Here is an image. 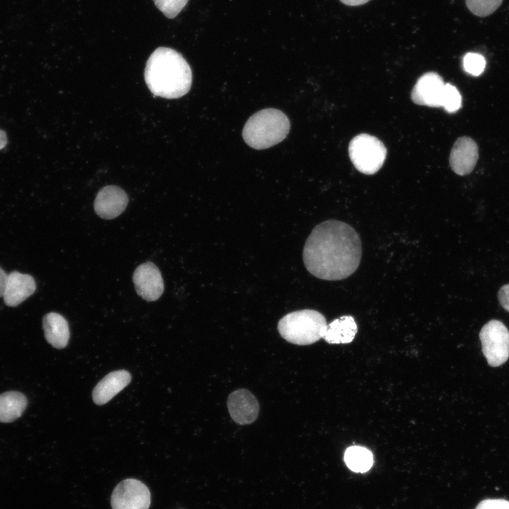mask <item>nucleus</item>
I'll return each instance as SVG.
<instances>
[{"label":"nucleus","mask_w":509,"mask_h":509,"mask_svg":"<svg viewBox=\"0 0 509 509\" xmlns=\"http://www.w3.org/2000/svg\"><path fill=\"white\" fill-rule=\"evenodd\" d=\"M361 241L349 224L328 220L317 225L305 241L303 259L314 276L327 281L346 279L358 267Z\"/></svg>","instance_id":"nucleus-1"},{"label":"nucleus","mask_w":509,"mask_h":509,"mask_svg":"<svg viewBox=\"0 0 509 509\" xmlns=\"http://www.w3.org/2000/svg\"><path fill=\"white\" fill-rule=\"evenodd\" d=\"M146 83L156 96L178 98L190 89L192 74L189 65L177 51L157 48L149 57L144 71Z\"/></svg>","instance_id":"nucleus-2"},{"label":"nucleus","mask_w":509,"mask_h":509,"mask_svg":"<svg viewBox=\"0 0 509 509\" xmlns=\"http://www.w3.org/2000/svg\"><path fill=\"white\" fill-rule=\"evenodd\" d=\"M290 122L281 110L263 109L252 115L245 123L242 137L250 147L265 149L283 140L289 132Z\"/></svg>","instance_id":"nucleus-3"},{"label":"nucleus","mask_w":509,"mask_h":509,"mask_svg":"<svg viewBox=\"0 0 509 509\" xmlns=\"http://www.w3.org/2000/svg\"><path fill=\"white\" fill-rule=\"evenodd\" d=\"M327 321L314 310L305 309L284 315L278 323V331L286 341L296 345H309L323 337Z\"/></svg>","instance_id":"nucleus-4"},{"label":"nucleus","mask_w":509,"mask_h":509,"mask_svg":"<svg viewBox=\"0 0 509 509\" xmlns=\"http://www.w3.org/2000/svg\"><path fill=\"white\" fill-rule=\"evenodd\" d=\"M349 153L352 163L359 172L373 175L382 166L387 150L375 136L361 134L350 141Z\"/></svg>","instance_id":"nucleus-5"},{"label":"nucleus","mask_w":509,"mask_h":509,"mask_svg":"<svg viewBox=\"0 0 509 509\" xmlns=\"http://www.w3.org/2000/svg\"><path fill=\"white\" fill-rule=\"evenodd\" d=\"M479 338L482 351L492 367L503 364L509 358V331L496 320L487 322L481 329Z\"/></svg>","instance_id":"nucleus-6"},{"label":"nucleus","mask_w":509,"mask_h":509,"mask_svg":"<svg viewBox=\"0 0 509 509\" xmlns=\"http://www.w3.org/2000/svg\"><path fill=\"white\" fill-rule=\"evenodd\" d=\"M151 493L147 486L134 479L119 482L112 491V509H148Z\"/></svg>","instance_id":"nucleus-7"},{"label":"nucleus","mask_w":509,"mask_h":509,"mask_svg":"<svg viewBox=\"0 0 509 509\" xmlns=\"http://www.w3.org/2000/svg\"><path fill=\"white\" fill-rule=\"evenodd\" d=\"M136 293L147 301H156L164 291V283L158 268L147 262L138 266L133 274Z\"/></svg>","instance_id":"nucleus-8"},{"label":"nucleus","mask_w":509,"mask_h":509,"mask_svg":"<svg viewBox=\"0 0 509 509\" xmlns=\"http://www.w3.org/2000/svg\"><path fill=\"white\" fill-rule=\"evenodd\" d=\"M445 84L442 77L437 73H426L418 79L413 88L411 100L419 105L441 107Z\"/></svg>","instance_id":"nucleus-9"},{"label":"nucleus","mask_w":509,"mask_h":509,"mask_svg":"<svg viewBox=\"0 0 509 509\" xmlns=\"http://www.w3.org/2000/svg\"><path fill=\"white\" fill-rule=\"evenodd\" d=\"M227 406L232 419L240 425L254 422L259 411L256 397L245 389L233 392L228 398Z\"/></svg>","instance_id":"nucleus-10"},{"label":"nucleus","mask_w":509,"mask_h":509,"mask_svg":"<svg viewBox=\"0 0 509 509\" xmlns=\"http://www.w3.org/2000/svg\"><path fill=\"white\" fill-rule=\"evenodd\" d=\"M129 198L126 192L115 185L102 188L94 201L95 213L102 218L113 219L126 209Z\"/></svg>","instance_id":"nucleus-11"},{"label":"nucleus","mask_w":509,"mask_h":509,"mask_svg":"<svg viewBox=\"0 0 509 509\" xmlns=\"http://www.w3.org/2000/svg\"><path fill=\"white\" fill-rule=\"evenodd\" d=\"M479 158L476 143L468 136H462L455 142L450 155L452 170L459 175L469 174Z\"/></svg>","instance_id":"nucleus-12"},{"label":"nucleus","mask_w":509,"mask_h":509,"mask_svg":"<svg viewBox=\"0 0 509 509\" xmlns=\"http://www.w3.org/2000/svg\"><path fill=\"white\" fill-rule=\"evenodd\" d=\"M33 278L18 271L8 275L3 295L4 303L9 307H16L30 296L35 291Z\"/></svg>","instance_id":"nucleus-13"},{"label":"nucleus","mask_w":509,"mask_h":509,"mask_svg":"<svg viewBox=\"0 0 509 509\" xmlns=\"http://www.w3.org/2000/svg\"><path fill=\"white\" fill-rule=\"evenodd\" d=\"M131 381L130 373L125 370L110 373L93 389L92 396L95 404L103 405L111 400Z\"/></svg>","instance_id":"nucleus-14"},{"label":"nucleus","mask_w":509,"mask_h":509,"mask_svg":"<svg viewBox=\"0 0 509 509\" xmlns=\"http://www.w3.org/2000/svg\"><path fill=\"white\" fill-rule=\"evenodd\" d=\"M45 337L56 349L64 348L69 341V329L66 319L56 312L45 315L42 320Z\"/></svg>","instance_id":"nucleus-15"},{"label":"nucleus","mask_w":509,"mask_h":509,"mask_svg":"<svg viewBox=\"0 0 509 509\" xmlns=\"http://www.w3.org/2000/svg\"><path fill=\"white\" fill-rule=\"evenodd\" d=\"M358 331L352 316H341L327 325L323 339L329 344H348L353 341Z\"/></svg>","instance_id":"nucleus-16"},{"label":"nucleus","mask_w":509,"mask_h":509,"mask_svg":"<svg viewBox=\"0 0 509 509\" xmlns=\"http://www.w3.org/2000/svg\"><path fill=\"white\" fill-rule=\"evenodd\" d=\"M27 404V398L21 392L11 391L0 394V422L16 420L23 414Z\"/></svg>","instance_id":"nucleus-17"},{"label":"nucleus","mask_w":509,"mask_h":509,"mask_svg":"<svg viewBox=\"0 0 509 509\" xmlns=\"http://www.w3.org/2000/svg\"><path fill=\"white\" fill-rule=\"evenodd\" d=\"M344 461L347 467L352 471L365 472L372 467L373 457L371 452L367 448L361 446H352L346 450Z\"/></svg>","instance_id":"nucleus-18"},{"label":"nucleus","mask_w":509,"mask_h":509,"mask_svg":"<svg viewBox=\"0 0 509 509\" xmlns=\"http://www.w3.org/2000/svg\"><path fill=\"white\" fill-rule=\"evenodd\" d=\"M502 2L503 0H466L469 10L479 17L491 15L501 5Z\"/></svg>","instance_id":"nucleus-19"},{"label":"nucleus","mask_w":509,"mask_h":509,"mask_svg":"<svg viewBox=\"0 0 509 509\" xmlns=\"http://www.w3.org/2000/svg\"><path fill=\"white\" fill-rule=\"evenodd\" d=\"M462 106V97L458 90L450 83H445L441 107L450 112H457Z\"/></svg>","instance_id":"nucleus-20"},{"label":"nucleus","mask_w":509,"mask_h":509,"mask_svg":"<svg viewBox=\"0 0 509 509\" xmlns=\"http://www.w3.org/2000/svg\"><path fill=\"white\" fill-rule=\"evenodd\" d=\"M485 66L486 60L480 54L469 52L464 56L463 68L469 74L479 76L484 71Z\"/></svg>","instance_id":"nucleus-21"},{"label":"nucleus","mask_w":509,"mask_h":509,"mask_svg":"<svg viewBox=\"0 0 509 509\" xmlns=\"http://www.w3.org/2000/svg\"><path fill=\"white\" fill-rule=\"evenodd\" d=\"M153 1L167 18H173L182 10L188 0H153Z\"/></svg>","instance_id":"nucleus-22"},{"label":"nucleus","mask_w":509,"mask_h":509,"mask_svg":"<svg viewBox=\"0 0 509 509\" xmlns=\"http://www.w3.org/2000/svg\"><path fill=\"white\" fill-rule=\"evenodd\" d=\"M475 509H509V501L505 499H486L481 501Z\"/></svg>","instance_id":"nucleus-23"},{"label":"nucleus","mask_w":509,"mask_h":509,"mask_svg":"<svg viewBox=\"0 0 509 509\" xmlns=\"http://www.w3.org/2000/svg\"><path fill=\"white\" fill-rule=\"evenodd\" d=\"M498 298L501 306L509 312V283L503 286L500 288Z\"/></svg>","instance_id":"nucleus-24"},{"label":"nucleus","mask_w":509,"mask_h":509,"mask_svg":"<svg viewBox=\"0 0 509 509\" xmlns=\"http://www.w3.org/2000/svg\"><path fill=\"white\" fill-rule=\"evenodd\" d=\"M8 275L0 267V297H3Z\"/></svg>","instance_id":"nucleus-25"},{"label":"nucleus","mask_w":509,"mask_h":509,"mask_svg":"<svg viewBox=\"0 0 509 509\" xmlns=\"http://www.w3.org/2000/svg\"><path fill=\"white\" fill-rule=\"evenodd\" d=\"M342 3L344 4L349 5V6H358L363 4H365L369 0H340Z\"/></svg>","instance_id":"nucleus-26"},{"label":"nucleus","mask_w":509,"mask_h":509,"mask_svg":"<svg viewBox=\"0 0 509 509\" xmlns=\"http://www.w3.org/2000/svg\"><path fill=\"white\" fill-rule=\"evenodd\" d=\"M8 139L6 133L0 129V150L3 149L7 144Z\"/></svg>","instance_id":"nucleus-27"}]
</instances>
